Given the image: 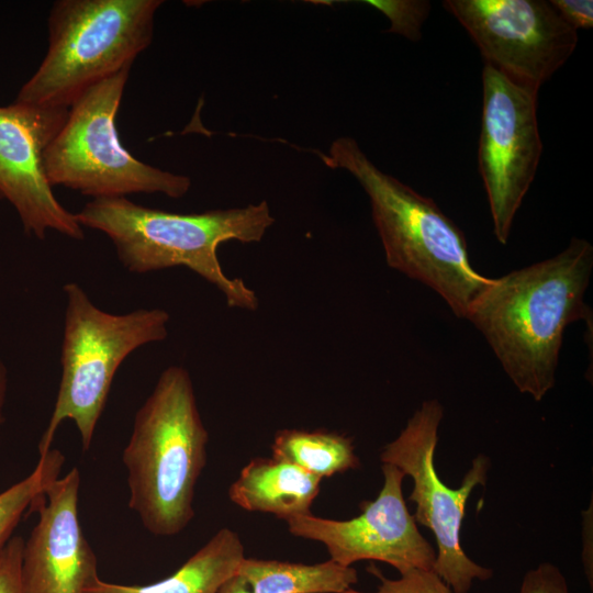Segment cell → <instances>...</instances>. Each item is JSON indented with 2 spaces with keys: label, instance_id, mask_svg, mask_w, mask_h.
<instances>
[{
  "label": "cell",
  "instance_id": "cell-1",
  "mask_svg": "<svg viewBox=\"0 0 593 593\" xmlns=\"http://www.w3.org/2000/svg\"><path fill=\"white\" fill-rule=\"evenodd\" d=\"M593 247L573 237L556 256L493 278L466 318L521 393L540 401L556 383L568 325L589 321Z\"/></svg>",
  "mask_w": 593,
  "mask_h": 593
},
{
  "label": "cell",
  "instance_id": "cell-2",
  "mask_svg": "<svg viewBox=\"0 0 593 593\" xmlns=\"http://www.w3.org/2000/svg\"><path fill=\"white\" fill-rule=\"evenodd\" d=\"M79 224L104 233L120 262L133 273L186 267L214 286L230 307L256 311V292L228 277L219 260L221 244L260 242L275 223L266 200L202 213H172L132 202L126 197L98 198L75 213Z\"/></svg>",
  "mask_w": 593,
  "mask_h": 593
},
{
  "label": "cell",
  "instance_id": "cell-3",
  "mask_svg": "<svg viewBox=\"0 0 593 593\" xmlns=\"http://www.w3.org/2000/svg\"><path fill=\"white\" fill-rule=\"evenodd\" d=\"M322 160L349 172L367 193L388 266L433 289L466 318L493 278L472 267L458 225L432 198L378 168L350 136L337 137Z\"/></svg>",
  "mask_w": 593,
  "mask_h": 593
},
{
  "label": "cell",
  "instance_id": "cell-4",
  "mask_svg": "<svg viewBox=\"0 0 593 593\" xmlns=\"http://www.w3.org/2000/svg\"><path fill=\"white\" fill-rule=\"evenodd\" d=\"M208 443L189 371L167 367L136 411L122 454L128 507L152 535L176 536L194 517Z\"/></svg>",
  "mask_w": 593,
  "mask_h": 593
},
{
  "label": "cell",
  "instance_id": "cell-5",
  "mask_svg": "<svg viewBox=\"0 0 593 593\" xmlns=\"http://www.w3.org/2000/svg\"><path fill=\"white\" fill-rule=\"evenodd\" d=\"M161 0H58L48 15L47 52L15 101L69 107L90 87L131 68L153 41Z\"/></svg>",
  "mask_w": 593,
  "mask_h": 593
},
{
  "label": "cell",
  "instance_id": "cell-6",
  "mask_svg": "<svg viewBox=\"0 0 593 593\" xmlns=\"http://www.w3.org/2000/svg\"><path fill=\"white\" fill-rule=\"evenodd\" d=\"M66 295L61 342V377L38 455L52 449L60 424L76 425L82 450L92 444L114 376L139 347L168 336L170 316L163 309H138L113 314L99 309L77 282L63 287Z\"/></svg>",
  "mask_w": 593,
  "mask_h": 593
},
{
  "label": "cell",
  "instance_id": "cell-7",
  "mask_svg": "<svg viewBox=\"0 0 593 593\" xmlns=\"http://www.w3.org/2000/svg\"><path fill=\"white\" fill-rule=\"evenodd\" d=\"M131 68L87 89L68 109L67 119L44 150L52 187L63 186L98 198L131 193L184 197L191 179L135 158L122 145L115 125Z\"/></svg>",
  "mask_w": 593,
  "mask_h": 593
},
{
  "label": "cell",
  "instance_id": "cell-8",
  "mask_svg": "<svg viewBox=\"0 0 593 593\" xmlns=\"http://www.w3.org/2000/svg\"><path fill=\"white\" fill-rule=\"evenodd\" d=\"M443 415V406L437 400L424 401L400 435L384 446L380 460L395 466L413 480L409 496L416 505L413 517L432 530L437 544L433 571L452 593H469L474 580L486 581L493 575L492 569L471 560L460 545L466 504L473 489L485 483L489 460L478 456L461 485L457 489L447 486L434 463Z\"/></svg>",
  "mask_w": 593,
  "mask_h": 593
},
{
  "label": "cell",
  "instance_id": "cell-9",
  "mask_svg": "<svg viewBox=\"0 0 593 593\" xmlns=\"http://www.w3.org/2000/svg\"><path fill=\"white\" fill-rule=\"evenodd\" d=\"M537 94L484 64L478 169L489 201L493 233L503 245L534 181L542 152Z\"/></svg>",
  "mask_w": 593,
  "mask_h": 593
},
{
  "label": "cell",
  "instance_id": "cell-10",
  "mask_svg": "<svg viewBox=\"0 0 593 593\" xmlns=\"http://www.w3.org/2000/svg\"><path fill=\"white\" fill-rule=\"evenodd\" d=\"M484 64L538 92L578 45V31L545 0H446Z\"/></svg>",
  "mask_w": 593,
  "mask_h": 593
},
{
  "label": "cell",
  "instance_id": "cell-11",
  "mask_svg": "<svg viewBox=\"0 0 593 593\" xmlns=\"http://www.w3.org/2000/svg\"><path fill=\"white\" fill-rule=\"evenodd\" d=\"M383 485L373 501L361 504V514L346 521L314 516L290 518L288 530L295 537L322 542L332 560L351 567L362 560L380 561L400 574L433 570L436 552L422 536L402 492L405 474L382 463Z\"/></svg>",
  "mask_w": 593,
  "mask_h": 593
},
{
  "label": "cell",
  "instance_id": "cell-12",
  "mask_svg": "<svg viewBox=\"0 0 593 593\" xmlns=\"http://www.w3.org/2000/svg\"><path fill=\"white\" fill-rule=\"evenodd\" d=\"M67 108L14 101L0 107V198L16 210L27 235L44 239L56 231L82 239L74 213L59 203L45 175L43 154L64 125Z\"/></svg>",
  "mask_w": 593,
  "mask_h": 593
},
{
  "label": "cell",
  "instance_id": "cell-13",
  "mask_svg": "<svg viewBox=\"0 0 593 593\" xmlns=\"http://www.w3.org/2000/svg\"><path fill=\"white\" fill-rule=\"evenodd\" d=\"M79 489L80 472L72 467L34 505L37 522L22 550L23 593H85L100 579L79 522Z\"/></svg>",
  "mask_w": 593,
  "mask_h": 593
},
{
  "label": "cell",
  "instance_id": "cell-14",
  "mask_svg": "<svg viewBox=\"0 0 593 593\" xmlns=\"http://www.w3.org/2000/svg\"><path fill=\"white\" fill-rule=\"evenodd\" d=\"M321 479L277 457L251 459L228 489L232 503L288 521L310 514Z\"/></svg>",
  "mask_w": 593,
  "mask_h": 593
},
{
  "label": "cell",
  "instance_id": "cell-15",
  "mask_svg": "<svg viewBox=\"0 0 593 593\" xmlns=\"http://www.w3.org/2000/svg\"><path fill=\"white\" fill-rule=\"evenodd\" d=\"M237 533L219 529L171 575L146 585H126L98 579L85 593H217L237 573L245 558Z\"/></svg>",
  "mask_w": 593,
  "mask_h": 593
},
{
  "label": "cell",
  "instance_id": "cell-16",
  "mask_svg": "<svg viewBox=\"0 0 593 593\" xmlns=\"http://www.w3.org/2000/svg\"><path fill=\"white\" fill-rule=\"evenodd\" d=\"M237 574L253 593H343L358 582L355 568L332 559L304 564L245 557Z\"/></svg>",
  "mask_w": 593,
  "mask_h": 593
},
{
  "label": "cell",
  "instance_id": "cell-17",
  "mask_svg": "<svg viewBox=\"0 0 593 593\" xmlns=\"http://www.w3.org/2000/svg\"><path fill=\"white\" fill-rule=\"evenodd\" d=\"M271 452L321 480L360 466L353 439L324 429H280L273 437Z\"/></svg>",
  "mask_w": 593,
  "mask_h": 593
},
{
  "label": "cell",
  "instance_id": "cell-18",
  "mask_svg": "<svg viewBox=\"0 0 593 593\" xmlns=\"http://www.w3.org/2000/svg\"><path fill=\"white\" fill-rule=\"evenodd\" d=\"M65 456L52 448L43 456L25 478L0 492V551L12 537V533L24 512L33 508L48 488L60 477Z\"/></svg>",
  "mask_w": 593,
  "mask_h": 593
},
{
  "label": "cell",
  "instance_id": "cell-19",
  "mask_svg": "<svg viewBox=\"0 0 593 593\" xmlns=\"http://www.w3.org/2000/svg\"><path fill=\"white\" fill-rule=\"evenodd\" d=\"M363 3L382 12L390 21L387 31L417 42L422 37V27L430 11L427 0H365Z\"/></svg>",
  "mask_w": 593,
  "mask_h": 593
},
{
  "label": "cell",
  "instance_id": "cell-20",
  "mask_svg": "<svg viewBox=\"0 0 593 593\" xmlns=\"http://www.w3.org/2000/svg\"><path fill=\"white\" fill-rule=\"evenodd\" d=\"M370 571L380 579L376 592L369 593H452L449 585L433 570L413 569L392 580L383 577L376 568ZM343 593H367L348 589Z\"/></svg>",
  "mask_w": 593,
  "mask_h": 593
},
{
  "label": "cell",
  "instance_id": "cell-21",
  "mask_svg": "<svg viewBox=\"0 0 593 593\" xmlns=\"http://www.w3.org/2000/svg\"><path fill=\"white\" fill-rule=\"evenodd\" d=\"M24 539L11 537L0 551V593H23L21 559Z\"/></svg>",
  "mask_w": 593,
  "mask_h": 593
},
{
  "label": "cell",
  "instance_id": "cell-22",
  "mask_svg": "<svg viewBox=\"0 0 593 593\" xmlns=\"http://www.w3.org/2000/svg\"><path fill=\"white\" fill-rule=\"evenodd\" d=\"M519 593H569L562 572L550 562H542L526 572Z\"/></svg>",
  "mask_w": 593,
  "mask_h": 593
},
{
  "label": "cell",
  "instance_id": "cell-23",
  "mask_svg": "<svg viewBox=\"0 0 593 593\" xmlns=\"http://www.w3.org/2000/svg\"><path fill=\"white\" fill-rule=\"evenodd\" d=\"M563 21L572 29H590L593 25V1L591 0H551Z\"/></svg>",
  "mask_w": 593,
  "mask_h": 593
},
{
  "label": "cell",
  "instance_id": "cell-24",
  "mask_svg": "<svg viewBox=\"0 0 593 593\" xmlns=\"http://www.w3.org/2000/svg\"><path fill=\"white\" fill-rule=\"evenodd\" d=\"M217 593H253L246 581L237 573L230 578Z\"/></svg>",
  "mask_w": 593,
  "mask_h": 593
},
{
  "label": "cell",
  "instance_id": "cell-25",
  "mask_svg": "<svg viewBox=\"0 0 593 593\" xmlns=\"http://www.w3.org/2000/svg\"><path fill=\"white\" fill-rule=\"evenodd\" d=\"M8 392V371L4 363L0 360V425L4 422L3 409Z\"/></svg>",
  "mask_w": 593,
  "mask_h": 593
}]
</instances>
